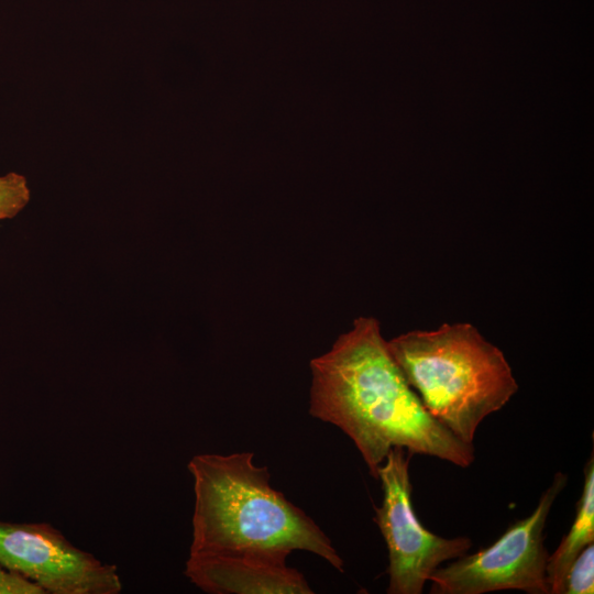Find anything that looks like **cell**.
I'll return each instance as SVG.
<instances>
[{"label": "cell", "mask_w": 594, "mask_h": 594, "mask_svg": "<svg viewBox=\"0 0 594 594\" xmlns=\"http://www.w3.org/2000/svg\"><path fill=\"white\" fill-rule=\"evenodd\" d=\"M309 414L337 426L355 444L370 474L403 448L468 468L474 446L433 418L392 356L380 322L360 317L332 348L310 362Z\"/></svg>", "instance_id": "obj_1"}, {"label": "cell", "mask_w": 594, "mask_h": 594, "mask_svg": "<svg viewBox=\"0 0 594 594\" xmlns=\"http://www.w3.org/2000/svg\"><path fill=\"white\" fill-rule=\"evenodd\" d=\"M195 506L189 553H246L287 559L311 552L344 572L324 531L271 485L253 452L206 453L190 459Z\"/></svg>", "instance_id": "obj_2"}, {"label": "cell", "mask_w": 594, "mask_h": 594, "mask_svg": "<svg viewBox=\"0 0 594 594\" xmlns=\"http://www.w3.org/2000/svg\"><path fill=\"white\" fill-rule=\"evenodd\" d=\"M428 413L465 443L518 391L504 353L470 323H444L387 341Z\"/></svg>", "instance_id": "obj_3"}, {"label": "cell", "mask_w": 594, "mask_h": 594, "mask_svg": "<svg viewBox=\"0 0 594 594\" xmlns=\"http://www.w3.org/2000/svg\"><path fill=\"white\" fill-rule=\"evenodd\" d=\"M566 482V474L558 472L528 517L509 526L490 547L436 569L429 579L430 593L484 594L519 590L528 594H550L544 528Z\"/></svg>", "instance_id": "obj_4"}, {"label": "cell", "mask_w": 594, "mask_h": 594, "mask_svg": "<svg viewBox=\"0 0 594 594\" xmlns=\"http://www.w3.org/2000/svg\"><path fill=\"white\" fill-rule=\"evenodd\" d=\"M410 458L405 449L395 447L377 471L383 501L375 507L374 521L388 552V594H421L436 569L472 547L468 537L444 538L419 521L411 502Z\"/></svg>", "instance_id": "obj_5"}, {"label": "cell", "mask_w": 594, "mask_h": 594, "mask_svg": "<svg viewBox=\"0 0 594 594\" xmlns=\"http://www.w3.org/2000/svg\"><path fill=\"white\" fill-rule=\"evenodd\" d=\"M0 564L45 594H118L117 566L103 563L46 522L0 521Z\"/></svg>", "instance_id": "obj_6"}, {"label": "cell", "mask_w": 594, "mask_h": 594, "mask_svg": "<svg viewBox=\"0 0 594 594\" xmlns=\"http://www.w3.org/2000/svg\"><path fill=\"white\" fill-rule=\"evenodd\" d=\"M185 575L209 594H312L287 559L246 553H189Z\"/></svg>", "instance_id": "obj_7"}, {"label": "cell", "mask_w": 594, "mask_h": 594, "mask_svg": "<svg viewBox=\"0 0 594 594\" xmlns=\"http://www.w3.org/2000/svg\"><path fill=\"white\" fill-rule=\"evenodd\" d=\"M594 541V459L584 468V484L569 532L557 550L549 554L547 581L550 594H563L564 580L576 556Z\"/></svg>", "instance_id": "obj_8"}, {"label": "cell", "mask_w": 594, "mask_h": 594, "mask_svg": "<svg viewBox=\"0 0 594 594\" xmlns=\"http://www.w3.org/2000/svg\"><path fill=\"white\" fill-rule=\"evenodd\" d=\"M30 197L24 176L13 172L0 176V220L14 218L29 204Z\"/></svg>", "instance_id": "obj_9"}, {"label": "cell", "mask_w": 594, "mask_h": 594, "mask_svg": "<svg viewBox=\"0 0 594 594\" xmlns=\"http://www.w3.org/2000/svg\"><path fill=\"white\" fill-rule=\"evenodd\" d=\"M594 544L586 546L573 560L565 580L563 594H593Z\"/></svg>", "instance_id": "obj_10"}, {"label": "cell", "mask_w": 594, "mask_h": 594, "mask_svg": "<svg viewBox=\"0 0 594 594\" xmlns=\"http://www.w3.org/2000/svg\"><path fill=\"white\" fill-rule=\"evenodd\" d=\"M0 594H45L35 583L0 564Z\"/></svg>", "instance_id": "obj_11"}]
</instances>
